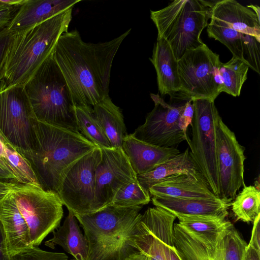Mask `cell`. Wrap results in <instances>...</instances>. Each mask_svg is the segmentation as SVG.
Listing matches in <instances>:
<instances>
[{
  "mask_svg": "<svg viewBox=\"0 0 260 260\" xmlns=\"http://www.w3.org/2000/svg\"><path fill=\"white\" fill-rule=\"evenodd\" d=\"M129 29L109 41H83L77 29L63 33L52 53L74 106L95 105L109 96L112 63Z\"/></svg>",
  "mask_w": 260,
  "mask_h": 260,
  "instance_id": "6da1fadb",
  "label": "cell"
},
{
  "mask_svg": "<svg viewBox=\"0 0 260 260\" xmlns=\"http://www.w3.org/2000/svg\"><path fill=\"white\" fill-rule=\"evenodd\" d=\"M33 143L26 158L42 188L58 193L71 167L98 146L80 133L32 119Z\"/></svg>",
  "mask_w": 260,
  "mask_h": 260,
  "instance_id": "7a4b0ae2",
  "label": "cell"
},
{
  "mask_svg": "<svg viewBox=\"0 0 260 260\" xmlns=\"http://www.w3.org/2000/svg\"><path fill=\"white\" fill-rule=\"evenodd\" d=\"M71 8L35 26L14 32L5 57L0 89L24 86L68 31Z\"/></svg>",
  "mask_w": 260,
  "mask_h": 260,
  "instance_id": "3957f363",
  "label": "cell"
},
{
  "mask_svg": "<svg viewBox=\"0 0 260 260\" xmlns=\"http://www.w3.org/2000/svg\"><path fill=\"white\" fill-rule=\"evenodd\" d=\"M141 208L111 205L92 213L74 214L88 243L86 260H123L138 252L129 244L128 237L141 216Z\"/></svg>",
  "mask_w": 260,
  "mask_h": 260,
  "instance_id": "277c9868",
  "label": "cell"
},
{
  "mask_svg": "<svg viewBox=\"0 0 260 260\" xmlns=\"http://www.w3.org/2000/svg\"><path fill=\"white\" fill-rule=\"evenodd\" d=\"M52 54L24 86L34 117L41 122L80 133L68 86Z\"/></svg>",
  "mask_w": 260,
  "mask_h": 260,
  "instance_id": "5b68a950",
  "label": "cell"
},
{
  "mask_svg": "<svg viewBox=\"0 0 260 260\" xmlns=\"http://www.w3.org/2000/svg\"><path fill=\"white\" fill-rule=\"evenodd\" d=\"M215 2L176 0L161 9L150 11L157 38L168 42L177 60L187 51L204 44L201 35L209 24L210 10Z\"/></svg>",
  "mask_w": 260,
  "mask_h": 260,
  "instance_id": "8992f818",
  "label": "cell"
},
{
  "mask_svg": "<svg viewBox=\"0 0 260 260\" xmlns=\"http://www.w3.org/2000/svg\"><path fill=\"white\" fill-rule=\"evenodd\" d=\"M28 228L33 247L59 226L63 214V204L58 195L41 186L17 182H5Z\"/></svg>",
  "mask_w": 260,
  "mask_h": 260,
  "instance_id": "52a82bcc",
  "label": "cell"
},
{
  "mask_svg": "<svg viewBox=\"0 0 260 260\" xmlns=\"http://www.w3.org/2000/svg\"><path fill=\"white\" fill-rule=\"evenodd\" d=\"M191 101L193 116L192 138L188 143L189 153L210 190L221 198L216 143V125L220 116L214 102L206 99Z\"/></svg>",
  "mask_w": 260,
  "mask_h": 260,
  "instance_id": "ba28073f",
  "label": "cell"
},
{
  "mask_svg": "<svg viewBox=\"0 0 260 260\" xmlns=\"http://www.w3.org/2000/svg\"><path fill=\"white\" fill-rule=\"evenodd\" d=\"M177 61L180 92L188 100L214 102L220 93L219 55L204 43L187 51Z\"/></svg>",
  "mask_w": 260,
  "mask_h": 260,
  "instance_id": "9c48e42d",
  "label": "cell"
},
{
  "mask_svg": "<svg viewBox=\"0 0 260 260\" xmlns=\"http://www.w3.org/2000/svg\"><path fill=\"white\" fill-rule=\"evenodd\" d=\"M174 246L182 260H244L247 243L233 224L211 236L192 234L174 225Z\"/></svg>",
  "mask_w": 260,
  "mask_h": 260,
  "instance_id": "30bf717a",
  "label": "cell"
},
{
  "mask_svg": "<svg viewBox=\"0 0 260 260\" xmlns=\"http://www.w3.org/2000/svg\"><path fill=\"white\" fill-rule=\"evenodd\" d=\"M33 118L24 86L0 89V133L26 159L32 147Z\"/></svg>",
  "mask_w": 260,
  "mask_h": 260,
  "instance_id": "8fae6325",
  "label": "cell"
},
{
  "mask_svg": "<svg viewBox=\"0 0 260 260\" xmlns=\"http://www.w3.org/2000/svg\"><path fill=\"white\" fill-rule=\"evenodd\" d=\"M176 217L158 207L148 208L129 234V244L150 260H170L169 246L174 244Z\"/></svg>",
  "mask_w": 260,
  "mask_h": 260,
  "instance_id": "7c38bea8",
  "label": "cell"
},
{
  "mask_svg": "<svg viewBox=\"0 0 260 260\" xmlns=\"http://www.w3.org/2000/svg\"><path fill=\"white\" fill-rule=\"evenodd\" d=\"M97 147L77 161L64 178L57 194L74 214L93 213L95 169L101 159Z\"/></svg>",
  "mask_w": 260,
  "mask_h": 260,
  "instance_id": "4fadbf2b",
  "label": "cell"
},
{
  "mask_svg": "<svg viewBox=\"0 0 260 260\" xmlns=\"http://www.w3.org/2000/svg\"><path fill=\"white\" fill-rule=\"evenodd\" d=\"M154 103L152 110L147 115L145 121L137 128L132 135L136 138L154 145L162 147H174L189 139L179 126L180 117L186 102L171 105L158 94H150Z\"/></svg>",
  "mask_w": 260,
  "mask_h": 260,
  "instance_id": "5bb4252c",
  "label": "cell"
},
{
  "mask_svg": "<svg viewBox=\"0 0 260 260\" xmlns=\"http://www.w3.org/2000/svg\"><path fill=\"white\" fill-rule=\"evenodd\" d=\"M95 172L93 213L111 205L121 189L137 179V174L122 148H102Z\"/></svg>",
  "mask_w": 260,
  "mask_h": 260,
  "instance_id": "9a60e30c",
  "label": "cell"
},
{
  "mask_svg": "<svg viewBox=\"0 0 260 260\" xmlns=\"http://www.w3.org/2000/svg\"><path fill=\"white\" fill-rule=\"evenodd\" d=\"M216 158L220 197L233 200L245 185L244 180L245 147L220 116L216 125Z\"/></svg>",
  "mask_w": 260,
  "mask_h": 260,
  "instance_id": "2e32d148",
  "label": "cell"
},
{
  "mask_svg": "<svg viewBox=\"0 0 260 260\" xmlns=\"http://www.w3.org/2000/svg\"><path fill=\"white\" fill-rule=\"evenodd\" d=\"M0 221L10 257L33 247L27 223L3 181H0Z\"/></svg>",
  "mask_w": 260,
  "mask_h": 260,
  "instance_id": "e0dca14e",
  "label": "cell"
},
{
  "mask_svg": "<svg viewBox=\"0 0 260 260\" xmlns=\"http://www.w3.org/2000/svg\"><path fill=\"white\" fill-rule=\"evenodd\" d=\"M151 200L154 206L162 208L175 216H205L226 218L233 200L222 198L184 199L152 197Z\"/></svg>",
  "mask_w": 260,
  "mask_h": 260,
  "instance_id": "ac0fdd59",
  "label": "cell"
},
{
  "mask_svg": "<svg viewBox=\"0 0 260 260\" xmlns=\"http://www.w3.org/2000/svg\"><path fill=\"white\" fill-rule=\"evenodd\" d=\"M122 149L137 175L150 172L181 152L174 147H162L140 140L132 134L123 139Z\"/></svg>",
  "mask_w": 260,
  "mask_h": 260,
  "instance_id": "d6986e66",
  "label": "cell"
},
{
  "mask_svg": "<svg viewBox=\"0 0 260 260\" xmlns=\"http://www.w3.org/2000/svg\"><path fill=\"white\" fill-rule=\"evenodd\" d=\"M81 0H25L8 29L15 32L41 23L73 7Z\"/></svg>",
  "mask_w": 260,
  "mask_h": 260,
  "instance_id": "ffe728a7",
  "label": "cell"
},
{
  "mask_svg": "<svg viewBox=\"0 0 260 260\" xmlns=\"http://www.w3.org/2000/svg\"><path fill=\"white\" fill-rule=\"evenodd\" d=\"M153 197L184 199H215L216 196L207 183L188 173H178L167 177L151 186Z\"/></svg>",
  "mask_w": 260,
  "mask_h": 260,
  "instance_id": "44dd1931",
  "label": "cell"
},
{
  "mask_svg": "<svg viewBox=\"0 0 260 260\" xmlns=\"http://www.w3.org/2000/svg\"><path fill=\"white\" fill-rule=\"evenodd\" d=\"M210 19L220 21L260 41V20L252 10L235 0L216 1L211 8Z\"/></svg>",
  "mask_w": 260,
  "mask_h": 260,
  "instance_id": "7402d4cb",
  "label": "cell"
},
{
  "mask_svg": "<svg viewBox=\"0 0 260 260\" xmlns=\"http://www.w3.org/2000/svg\"><path fill=\"white\" fill-rule=\"evenodd\" d=\"M149 60L156 71L158 91L161 95H171L180 92L178 61L164 39L157 37Z\"/></svg>",
  "mask_w": 260,
  "mask_h": 260,
  "instance_id": "603a6c76",
  "label": "cell"
},
{
  "mask_svg": "<svg viewBox=\"0 0 260 260\" xmlns=\"http://www.w3.org/2000/svg\"><path fill=\"white\" fill-rule=\"evenodd\" d=\"M53 237L45 241V245L52 249L60 246L77 260H86L88 253L87 240L78 225L74 214L69 211L62 225L53 232Z\"/></svg>",
  "mask_w": 260,
  "mask_h": 260,
  "instance_id": "cb8c5ba5",
  "label": "cell"
},
{
  "mask_svg": "<svg viewBox=\"0 0 260 260\" xmlns=\"http://www.w3.org/2000/svg\"><path fill=\"white\" fill-rule=\"evenodd\" d=\"M182 173L190 174L206 182L193 160L188 148L184 151L161 163L152 171L137 175V179L145 189L149 191L151 186L165 178Z\"/></svg>",
  "mask_w": 260,
  "mask_h": 260,
  "instance_id": "d4e9b609",
  "label": "cell"
},
{
  "mask_svg": "<svg viewBox=\"0 0 260 260\" xmlns=\"http://www.w3.org/2000/svg\"><path fill=\"white\" fill-rule=\"evenodd\" d=\"M92 108L111 147L122 148L123 139L127 134L120 108L113 103L109 96Z\"/></svg>",
  "mask_w": 260,
  "mask_h": 260,
  "instance_id": "484cf974",
  "label": "cell"
},
{
  "mask_svg": "<svg viewBox=\"0 0 260 260\" xmlns=\"http://www.w3.org/2000/svg\"><path fill=\"white\" fill-rule=\"evenodd\" d=\"M249 68L243 61L233 56L228 62H221L219 68L220 93L239 96L247 78Z\"/></svg>",
  "mask_w": 260,
  "mask_h": 260,
  "instance_id": "4316f807",
  "label": "cell"
},
{
  "mask_svg": "<svg viewBox=\"0 0 260 260\" xmlns=\"http://www.w3.org/2000/svg\"><path fill=\"white\" fill-rule=\"evenodd\" d=\"M77 124L79 132L90 142L102 148H111L93 108L89 106H75Z\"/></svg>",
  "mask_w": 260,
  "mask_h": 260,
  "instance_id": "83f0119b",
  "label": "cell"
},
{
  "mask_svg": "<svg viewBox=\"0 0 260 260\" xmlns=\"http://www.w3.org/2000/svg\"><path fill=\"white\" fill-rule=\"evenodd\" d=\"M234 199L231 206L237 220L253 222L260 215V191L255 186H244Z\"/></svg>",
  "mask_w": 260,
  "mask_h": 260,
  "instance_id": "f1b7e54d",
  "label": "cell"
},
{
  "mask_svg": "<svg viewBox=\"0 0 260 260\" xmlns=\"http://www.w3.org/2000/svg\"><path fill=\"white\" fill-rule=\"evenodd\" d=\"M207 31L209 38H213L225 45L233 56L248 65L244 55L245 34L229 27L223 23L210 19Z\"/></svg>",
  "mask_w": 260,
  "mask_h": 260,
  "instance_id": "f546056e",
  "label": "cell"
},
{
  "mask_svg": "<svg viewBox=\"0 0 260 260\" xmlns=\"http://www.w3.org/2000/svg\"><path fill=\"white\" fill-rule=\"evenodd\" d=\"M178 224L185 231L196 235L217 234L233 224L226 218L205 216H177Z\"/></svg>",
  "mask_w": 260,
  "mask_h": 260,
  "instance_id": "4dcf8cb0",
  "label": "cell"
},
{
  "mask_svg": "<svg viewBox=\"0 0 260 260\" xmlns=\"http://www.w3.org/2000/svg\"><path fill=\"white\" fill-rule=\"evenodd\" d=\"M150 200L149 191L136 179L118 192L111 205L117 207H142L148 204Z\"/></svg>",
  "mask_w": 260,
  "mask_h": 260,
  "instance_id": "1f68e13d",
  "label": "cell"
},
{
  "mask_svg": "<svg viewBox=\"0 0 260 260\" xmlns=\"http://www.w3.org/2000/svg\"><path fill=\"white\" fill-rule=\"evenodd\" d=\"M10 260H68V257L64 253L49 252L38 247H32L11 256Z\"/></svg>",
  "mask_w": 260,
  "mask_h": 260,
  "instance_id": "d6a6232c",
  "label": "cell"
},
{
  "mask_svg": "<svg viewBox=\"0 0 260 260\" xmlns=\"http://www.w3.org/2000/svg\"><path fill=\"white\" fill-rule=\"evenodd\" d=\"M260 41L255 37L245 34L244 55L250 68L259 74Z\"/></svg>",
  "mask_w": 260,
  "mask_h": 260,
  "instance_id": "836d02e7",
  "label": "cell"
},
{
  "mask_svg": "<svg viewBox=\"0 0 260 260\" xmlns=\"http://www.w3.org/2000/svg\"><path fill=\"white\" fill-rule=\"evenodd\" d=\"M7 142V141L0 133V167L11 175L16 182L22 183L20 178L7 159L5 152Z\"/></svg>",
  "mask_w": 260,
  "mask_h": 260,
  "instance_id": "e575fe53",
  "label": "cell"
},
{
  "mask_svg": "<svg viewBox=\"0 0 260 260\" xmlns=\"http://www.w3.org/2000/svg\"><path fill=\"white\" fill-rule=\"evenodd\" d=\"M13 34L7 27L0 31V81L7 51Z\"/></svg>",
  "mask_w": 260,
  "mask_h": 260,
  "instance_id": "d590c367",
  "label": "cell"
},
{
  "mask_svg": "<svg viewBox=\"0 0 260 260\" xmlns=\"http://www.w3.org/2000/svg\"><path fill=\"white\" fill-rule=\"evenodd\" d=\"M20 6H8L0 0V31L8 26Z\"/></svg>",
  "mask_w": 260,
  "mask_h": 260,
  "instance_id": "8d00e7d4",
  "label": "cell"
},
{
  "mask_svg": "<svg viewBox=\"0 0 260 260\" xmlns=\"http://www.w3.org/2000/svg\"><path fill=\"white\" fill-rule=\"evenodd\" d=\"M193 116V106L191 100L187 101L186 106L179 120V126L183 133L187 135L189 125L192 124Z\"/></svg>",
  "mask_w": 260,
  "mask_h": 260,
  "instance_id": "74e56055",
  "label": "cell"
},
{
  "mask_svg": "<svg viewBox=\"0 0 260 260\" xmlns=\"http://www.w3.org/2000/svg\"><path fill=\"white\" fill-rule=\"evenodd\" d=\"M260 215H258L253 222L251 236L248 245L253 247L260 252Z\"/></svg>",
  "mask_w": 260,
  "mask_h": 260,
  "instance_id": "f35d334b",
  "label": "cell"
},
{
  "mask_svg": "<svg viewBox=\"0 0 260 260\" xmlns=\"http://www.w3.org/2000/svg\"><path fill=\"white\" fill-rule=\"evenodd\" d=\"M0 260H10V256L9 255L6 235L5 231L0 221Z\"/></svg>",
  "mask_w": 260,
  "mask_h": 260,
  "instance_id": "ab89813d",
  "label": "cell"
},
{
  "mask_svg": "<svg viewBox=\"0 0 260 260\" xmlns=\"http://www.w3.org/2000/svg\"><path fill=\"white\" fill-rule=\"evenodd\" d=\"M244 260H260V252L247 244Z\"/></svg>",
  "mask_w": 260,
  "mask_h": 260,
  "instance_id": "60d3db41",
  "label": "cell"
},
{
  "mask_svg": "<svg viewBox=\"0 0 260 260\" xmlns=\"http://www.w3.org/2000/svg\"><path fill=\"white\" fill-rule=\"evenodd\" d=\"M123 260H150L149 257L145 254L141 253L139 251L135 252Z\"/></svg>",
  "mask_w": 260,
  "mask_h": 260,
  "instance_id": "b9f144b4",
  "label": "cell"
},
{
  "mask_svg": "<svg viewBox=\"0 0 260 260\" xmlns=\"http://www.w3.org/2000/svg\"><path fill=\"white\" fill-rule=\"evenodd\" d=\"M169 251L170 260H182L174 246V244L169 246Z\"/></svg>",
  "mask_w": 260,
  "mask_h": 260,
  "instance_id": "7bdbcfd3",
  "label": "cell"
},
{
  "mask_svg": "<svg viewBox=\"0 0 260 260\" xmlns=\"http://www.w3.org/2000/svg\"><path fill=\"white\" fill-rule=\"evenodd\" d=\"M248 8L252 10L254 13L256 15L257 17L260 20V8L258 6L256 5L251 4L246 6Z\"/></svg>",
  "mask_w": 260,
  "mask_h": 260,
  "instance_id": "ee69618b",
  "label": "cell"
},
{
  "mask_svg": "<svg viewBox=\"0 0 260 260\" xmlns=\"http://www.w3.org/2000/svg\"><path fill=\"white\" fill-rule=\"evenodd\" d=\"M71 260H77V259H75V258H73V259H71Z\"/></svg>",
  "mask_w": 260,
  "mask_h": 260,
  "instance_id": "f6af8a7d",
  "label": "cell"
}]
</instances>
